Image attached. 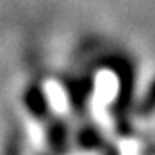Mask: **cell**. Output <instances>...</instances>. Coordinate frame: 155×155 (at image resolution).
<instances>
[{"label":"cell","mask_w":155,"mask_h":155,"mask_svg":"<svg viewBox=\"0 0 155 155\" xmlns=\"http://www.w3.org/2000/svg\"><path fill=\"white\" fill-rule=\"evenodd\" d=\"M25 103L29 110H33L35 114H45L47 113V101L43 97V91L39 87H29L25 93Z\"/></svg>","instance_id":"cell-1"},{"label":"cell","mask_w":155,"mask_h":155,"mask_svg":"<svg viewBox=\"0 0 155 155\" xmlns=\"http://www.w3.org/2000/svg\"><path fill=\"white\" fill-rule=\"evenodd\" d=\"M151 110H155V81L151 84V87H149L147 95H145V99H143V103H142V113L143 114L151 113Z\"/></svg>","instance_id":"cell-2"}]
</instances>
